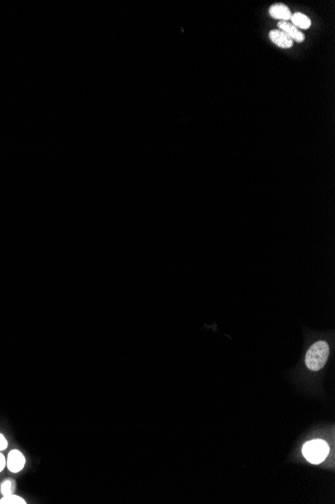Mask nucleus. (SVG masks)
Returning <instances> with one entry per match:
<instances>
[{"label": "nucleus", "mask_w": 335, "mask_h": 504, "mask_svg": "<svg viewBox=\"0 0 335 504\" xmlns=\"http://www.w3.org/2000/svg\"><path fill=\"white\" fill-rule=\"evenodd\" d=\"M329 346L325 341H317L306 353L305 363L307 368L313 372H318L325 365L329 357Z\"/></svg>", "instance_id": "obj_1"}, {"label": "nucleus", "mask_w": 335, "mask_h": 504, "mask_svg": "<svg viewBox=\"0 0 335 504\" xmlns=\"http://www.w3.org/2000/svg\"><path fill=\"white\" fill-rule=\"evenodd\" d=\"M302 453L308 462L312 464H319L328 456L329 446L323 440H311L303 446Z\"/></svg>", "instance_id": "obj_2"}, {"label": "nucleus", "mask_w": 335, "mask_h": 504, "mask_svg": "<svg viewBox=\"0 0 335 504\" xmlns=\"http://www.w3.org/2000/svg\"><path fill=\"white\" fill-rule=\"evenodd\" d=\"M25 465V457L18 450H12L7 457L6 466L12 473H17L23 469Z\"/></svg>", "instance_id": "obj_3"}, {"label": "nucleus", "mask_w": 335, "mask_h": 504, "mask_svg": "<svg viewBox=\"0 0 335 504\" xmlns=\"http://www.w3.org/2000/svg\"><path fill=\"white\" fill-rule=\"evenodd\" d=\"M269 38L275 45L281 49H290L294 43V41L280 29L271 30L269 32Z\"/></svg>", "instance_id": "obj_4"}, {"label": "nucleus", "mask_w": 335, "mask_h": 504, "mask_svg": "<svg viewBox=\"0 0 335 504\" xmlns=\"http://www.w3.org/2000/svg\"><path fill=\"white\" fill-rule=\"evenodd\" d=\"M278 29L282 30L285 32L293 41L297 42H302L305 39L304 34L297 28L295 27L291 22L289 21H278Z\"/></svg>", "instance_id": "obj_5"}, {"label": "nucleus", "mask_w": 335, "mask_h": 504, "mask_svg": "<svg viewBox=\"0 0 335 504\" xmlns=\"http://www.w3.org/2000/svg\"><path fill=\"white\" fill-rule=\"evenodd\" d=\"M269 14L271 17L278 19L279 21H289L291 17V11L288 6L283 3H276L270 6Z\"/></svg>", "instance_id": "obj_6"}, {"label": "nucleus", "mask_w": 335, "mask_h": 504, "mask_svg": "<svg viewBox=\"0 0 335 504\" xmlns=\"http://www.w3.org/2000/svg\"><path fill=\"white\" fill-rule=\"evenodd\" d=\"M290 20H291V23L295 27H297L299 30L300 29H309L311 26L310 18L301 12H295V13L291 14Z\"/></svg>", "instance_id": "obj_7"}, {"label": "nucleus", "mask_w": 335, "mask_h": 504, "mask_svg": "<svg viewBox=\"0 0 335 504\" xmlns=\"http://www.w3.org/2000/svg\"><path fill=\"white\" fill-rule=\"evenodd\" d=\"M25 500L17 495H13L12 493L9 495H4L0 499V504H25Z\"/></svg>", "instance_id": "obj_8"}, {"label": "nucleus", "mask_w": 335, "mask_h": 504, "mask_svg": "<svg viewBox=\"0 0 335 504\" xmlns=\"http://www.w3.org/2000/svg\"><path fill=\"white\" fill-rule=\"evenodd\" d=\"M13 490V484L11 481L6 480L1 484V493L3 495H9L12 493Z\"/></svg>", "instance_id": "obj_9"}, {"label": "nucleus", "mask_w": 335, "mask_h": 504, "mask_svg": "<svg viewBox=\"0 0 335 504\" xmlns=\"http://www.w3.org/2000/svg\"><path fill=\"white\" fill-rule=\"evenodd\" d=\"M7 445L8 444H7L6 438L2 434H0V452L3 451V450H5L7 448Z\"/></svg>", "instance_id": "obj_10"}, {"label": "nucleus", "mask_w": 335, "mask_h": 504, "mask_svg": "<svg viewBox=\"0 0 335 504\" xmlns=\"http://www.w3.org/2000/svg\"><path fill=\"white\" fill-rule=\"evenodd\" d=\"M5 466H6V459L3 456V454H1V452H0V472L4 469Z\"/></svg>", "instance_id": "obj_11"}]
</instances>
